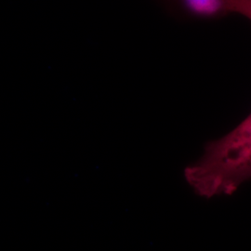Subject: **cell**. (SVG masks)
Segmentation results:
<instances>
[{"label": "cell", "mask_w": 251, "mask_h": 251, "mask_svg": "<svg viewBox=\"0 0 251 251\" xmlns=\"http://www.w3.org/2000/svg\"><path fill=\"white\" fill-rule=\"evenodd\" d=\"M189 14L203 18L240 14L251 18V0H174Z\"/></svg>", "instance_id": "obj_2"}, {"label": "cell", "mask_w": 251, "mask_h": 251, "mask_svg": "<svg viewBox=\"0 0 251 251\" xmlns=\"http://www.w3.org/2000/svg\"><path fill=\"white\" fill-rule=\"evenodd\" d=\"M251 175V116L228 134L206 144L202 157L184 171L195 192L208 198L232 195Z\"/></svg>", "instance_id": "obj_1"}]
</instances>
